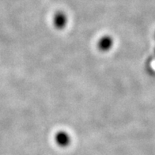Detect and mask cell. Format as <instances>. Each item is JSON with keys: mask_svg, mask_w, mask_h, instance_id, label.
I'll use <instances>...</instances> for the list:
<instances>
[{"mask_svg": "<svg viewBox=\"0 0 155 155\" xmlns=\"http://www.w3.org/2000/svg\"><path fill=\"white\" fill-rule=\"evenodd\" d=\"M112 45H113V40L112 37H108V36H104L99 40L97 47L101 51H107L112 48Z\"/></svg>", "mask_w": 155, "mask_h": 155, "instance_id": "2", "label": "cell"}, {"mask_svg": "<svg viewBox=\"0 0 155 155\" xmlns=\"http://www.w3.org/2000/svg\"><path fill=\"white\" fill-rule=\"evenodd\" d=\"M55 140L59 143L60 146H67L70 143V136L68 133L65 132V131H59L56 134V136H55Z\"/></svg>", "mask_w": 155, "mask_h": 155, "instance_id": "3", "label": "cell"}, {"mask_svg": "<svg viewBox=\"0 0 155 155\" xmlns=\"http://www.w3.org/2000/svg\"><path fill=\"white\" fill-rule=\"evenodd\" d=\"M53 23L56 29H63L68 23V17L65 13L62 12V11L55 13L53 18Z\"/></svg>", "mask_w": 155, "mask_h": 155, "instance_id": "1", "label": "cell"}]
</instances>
